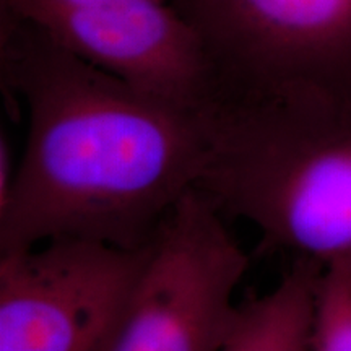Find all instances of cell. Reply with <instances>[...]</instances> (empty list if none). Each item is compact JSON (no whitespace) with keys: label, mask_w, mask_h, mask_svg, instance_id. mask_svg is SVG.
Returning <instances> with one entry per match:
<instances>
[{"label":"cell","mask_w":351,"mask_h":351,"mask_svg":"<svg viewBox=\"0 0 351 351\" xmlns=\"http://www.w3.org/2000/svg\"><path fill=\"white\" fill-rule=\"evenodd\" d=\"M0 72L28 122L0 207V254L54 239L140 249L195 189L199 109L145 93L3 10Z\"/></svg>","instance_id":"6da1fadb"},{"label":"cell","mask_w":351,"mask_h":351,"mask_svg":"<svg viewBox=\"0 0 351 351\" xmlns=\"http://www.w3.org/2000/svg\"><path fill=\"white\" fill-rule=\"evenodd\" d=\"M148 244L54 239L0 254V351H93L129 296Z\"/></svg>","instance_id":"277c9868"},{"label":"cell","mask_w":351,"mask_h":351,"mask_svg":"<svg viewBox=\"0 0 351 351\" xmlns=\"http://www.w3.org/2000/svg\"><path fill=\"white\" fill-rule=\"evenodd\" d=\"M195 191L295 262L351 256V85L217 83Z\"/></svg>","instance_id":"7a4b0ae2"},{"label":"cell","mask_w":351,"mask_h":351,"mask_svg":"<svg viewBox=\"0 0 351 351\" xmlns=\"http://www.w3.org/2000/svg\"><path fill=\"white\" fill-rule=\"evenodd\" d=\"M215 83L351 85V0H169Z\"/></svg>","instance_id":"8992f818"},{"label":"cell","mask_w":351,"mask_h":351,"mask_svg":"<svg viewBox=\"0 0 351 351\" xmlns=\"http://www.w3.org/2000/svg\"><path fill=\"white\" fill-rule=\"evenodd\" d=\"M247 267L226 218L194 189L158 228L129 296L93 351H221Z\"/></svg>","instance_id":"3957f363"},{"label":"cell","mask_w":351,"mask_h":351,"mask_svg":"<svg viewBox=\"0 0 351 351\" xmlns=\"http://www.w3.org/2000/svg\"><path fill=\"white\" fill-rule=\"evenodd\" d=\"M309 351H351V256L320 267Z\"/></svg>","instance_id":"ba28073f"},{"label":"cell","mask_w":351,"mask_h":351,"mask_svg":"<svg viewBox=\"0 0 351 351\" xmlns=\"http://www.w3.org/2000/svg\"><path fill=\"white\" fill-rule=\"evenodd\" d=\"M319 270L314 263L295 262L275 288L239 302L221 351H309Z\"/></svg>","instance_id":"52a82bcc"},{"label":"cell","mask_w":351,"mask_h":351,"mask_svg":"<svg viewBox=\"0 0 351 351\" xmlns=\"http://www.w3.org/2000/svg\"><path fill=\"white\" fill-rule=\"evenodd\" d=\"M93 67L181 106L200 109L215 70L199 34L168 0H0Z\"/></svg>","instance_id":"5b68a950"},{"label":"cell","mask_w":351,"mask_h":351,"mask_svg":"<svg viewBox=\"0 0 351 351\" xmlns=\"http://www.w3.org/2000/svg\"><path fill=\"white\" fill-rule=\"evenodd\" d=\"M168 2H169V0H168Z\"/></svg>","instance_id":"30bf717a"},{"label":"cell","mask_w":351,"mask_h":351,"mask_svg":"<svg viewBox=\"0 0 351 351\" xmlns=\"http://www.w3.org/2000/svg\"><path fill=\"white\" fill-rule=\"evenodd\" d=\"M15 173L16 163L15 158H13L10 140H8L5 132H2V137H0V207L5 204L8 195H10Z\"/></svg>","instance_id":"9c48e42d"}]
</instances>
